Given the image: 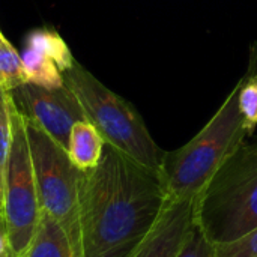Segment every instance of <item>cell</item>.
<instances>
[{
  "mask_svg": "<svg viewBox=\"0 0 257 257\" xmlns=\"http://www.w3.org/2000/svg\"><path fill=\"white\" fill-rule=\"evenodd\" d=\"M104 146L105 142L95 125L89 120H80L71 130L66 151L71 161L80 170L89 172L99 164Z\"/></svg>",
  "mask_w": 257,
  "mask_h": 257,
  "instance_id": "cell-10",
  "label": "cell"
},
{
  "mask_svg": "<svg viewBox=\"0 0 257 257\" xmlns=\"http://www.w3.org/2000/svg\"><path fill=\"white\" fill-rule=\"evenodd\" d=\"M214 257H257V229L235 241L214 245Z\"/></svg>",
  "mask_w": 257,
  "mask_h": 257,
  "instance_id": "cell-15",
  "label": "cell"
},
{
  "mask_svg": "<svg viewBox=\"0 0 257 257\" xmlns=\"http://www.w3.org/2000/svg\"><path fill=\"white\" fill-rule=\"evenodd\" d=\"M21 60L27 77V83H33L48 89L62 87L65 84L62 71L45 54L26 47V50L21 54Z\"/></svg>",
  "mask_w": 257,
  "mask_h": 257,
  "instance_id": "cell-11",
  "label": "cell"
},
{
  "mask_svg": "<svg viewBox=\"0 0 257 257\" xmlns=\"http://www.w3.org/2000/svg\"><path fill=\"white\" fill-rule=\"evenodd\" d=\"M12 140L2 193V215L11 257L23 254L29 247L41 218V205L32 164L26 119L14 101L9 105Z\"/></svg>",
  "mask_w": 257,
  "mask_h": 257,
  "instance_id": "cell-6",
  "label": "cell"
},
{
  "mask_svg": "<svg viewBox=\"0 0 257 257\" xmlns=\"http://www.w3.org/2000/svg\"><path fill=\"white\" fill-rule=\"evenodd\" d=\"M194 223L214 245L257 229V143L241 146L199 193Z\"/></svg>",
  "mask_w": 257,
  "mask_h": 257,
  "instance_id": "cell-3",
  "label": "cell"
},
{
  "mask_svg": "<svg viewBox=\"0 0 257 257\" xmlns=\"http://www.w3.org/2000/svg\"><path fill=\"white\" fill-rule=\"evenodd\" d=\"M239 81L211 120L182 148L166 152L160 172L169 200H194L253 133L238 102Z\"/></svg>",
  "mask_w": 257,
  "mask_h": 257,
  "instance_id": "cell-2",
  "label": "cell"
},
{
  "mask_svg": "<svg viewBox=\"0 0 257 257\" xmlns=\"http://www.w3.org/2000/svg\"><path fill=\"white\" fill-rule=\"evenodd\" d=\"M169 203L160 173L104 146L80 193L81 257H131Z\"/></svg>",
  "mask_w": 257,
  "mask_h": 257,
  "instance_id": "cell-1",
  "label": "cell"
},
{
  "mask_svg": "<svg viewBox=\"0 0 257 257\" xmlns=\"http://www.w3.org/2000/svg\"><path fill=\"white\" fill-rule=\"evenodd\" d=\"M23 257H81V254L65 226L50 214L42 212Z\"/></svg>",
  "mask_w": 257,
  "mask_h": 257,
  "instance_id": "cell-9",
  "label": "cell"
},
{
  "mask_svg": "<svg viewBox=\"0 0 257 257\" xmlns=\"http://www.w3.org/2000/svg\"><path fill=\"white\" fill-rule=\"evenodd\" d=\"M0 83L8 92L27 83L21 56L6 41L2 32H0Z\"/></svg>",
  "mask_w": 257,
  "mask_h": 257,
  "instance_id": "cell-13",
  "label": "cell"
},
{
  "mask_svg": "<svg viewBox=\"0 0 257 257\" xmlns=\"http://www.w3.org/2000/svg\"><path fill=\"white\" fill-rule=\"evenodd\" d=\"M194 224V200H169L157 224L131 257H178Z\"/></svg>",
  "mask_w": 257,
  "mask_h": 257,
  "instance_id": "cell-8",
  "label": "cell"
},
{
  "mask_svg": "<svg viewBox=\"0 0 257 257\" xmlns=\"http://www.w3.org/2000/svg\"><path fill=\"white\" fill-rule=\"evenodd\" d=\"M17 257H23V254H20V256H17Z\"/></svg>",
  "mask_w": 257,
  "mask_h": 257,
  "instance_id": "cell-21",
  "label": "cell"
},
{
  "mask_svg": "<svg viewBox=\"0 0 257 257\" xmlns=\"http://www.w3.org/2000/svg\"><path fill=\"white\" fill-rule=\"evenodd\" d=\"M62 75L65 86L75 95L87 120L95 125L107 145L140 166L161 172L166 151L155 143L142 116L126 99L77 62Z\"/></svg>",
  "mask_w": 257,
  "mask_h": 257,
  "instance_id": "cell-4",
  "label": "cell"
},
{
  "mask_svg": "<svg viewBox=\"0 0 257 257\" xmlns=\"http://www.w3.org/2000/svg\"><path fill=\"white\" fill-rule=\"evenodd\" d=\"M0 257H11L9 241H8L5 227H0Z\"/></svg>",
  "mask_w": 257,
  "mask_h": 257,
  "instance_id": "cell-19",
  "label": "cell"
},
{
  "mask_svg": "<svg viewBox=\"0 0 257 257\" xmlns=\"http://www.w3.org/2000/svg\"><path fill=\"white\" fill-rule=\"evenodd\" d=\"M244 75L239 80V95H238V102H239V110L241 114L253 133L257 126V71Z\"/></svg>",
  "mask_w": 257,
  "mask_h": 257,
  "instance_id": "cell-14",
  "label": "cell"
},
{
  "mask_svg": "<svg viewBox=\"0 0 257 257\" xmlns=\"http://www.w3.org/2000/svg\"><path fill=\"white\" fill-rule=\"evenodd\" d=\"M11 102H12V98H11L9 92L5 90V87L0 83V113L2 114H6V116L9 114V105H11Z\"/></svg>",
  "mask_w": 257,
  "mask_h": 257,
  "instance_id": "cell-18",
  "label": "cell"
},
{
  "mask_svg": "<svg viewBox=\"0 0 257 257\" xmlns=\"http://www.w3.org/2000/svg\"><path fill=\"white\" fill-rule=\"evenodd\" d=\"M0 227H5V221H3V215H2V211H0Z\"/></svg>",
  "mask_w": 257,
  "mask_h": 257,
  "instance_id": "cell-20",
  "label": "cell"
},
{
  "mask_svg": "<svg viewBox=\"0 0 257 257\" xmlns=\"http://www.w3.org/2000/svg\"><path fill=\"white\" fill-rule=\"evenodd\" d=\"M26 130L41 211L62 223L80 248V193L84 172L38 125L26 119Z\"/></svg>",
  "mask_w": 257,
  "mask_h": 257,
  "instance_id": "cell-5",
  "label": "cell"
},
{
  "mask_svg": "<svg viewBox=\"0 0 257 257\" xmlns=\"http://www.w3.org/2000/svg\"><path fill=\"white\" fill-rule=\"evenodd\" d=\"M178 257H214V244L203 235L196 223Z\"/></svg>",
  "mask_w": 257,
  "mask_h": 257,
  "instance_id": "cell-16",
  "label": "cell"
},
{
  "mask_svg": "<svg viewBox=\"0 0 257 257\" xmlns=\"http://www.w3.org/2000/svg\"><path fill=\"white\" fill-rule=\"evenodd\" d=\"M26 47L27 48H33L42 54H45L47 57H50L62 72H65L66 69H69L74 65V57L66 45V42L54 32L51 30H35L27 36L26 41Z\"/></svg>",
  "mask_w": 257,
  "mask_h": 257,
  "instance_id": "cell-12",
  "label": "cell"
},
{
  "mask_svg": "<svg viewBox=\"0 0 257 257\" xmlns=\"http://www.w3.org/2000/svg\"><path fill=\"white\" fill-rule=\"evenodd\" d=\"M11 140H12V125L9 114L0 113V211H2V193H3V184H5V175H6V164L11 149Z\"/></svg>",
  "mask_w": 257,
  "mask_h": 257,
  "instance_id": "cell-17",
  "label": "cell"
},
{
  "mask_svg": "<svg viewBox=\"0 0 257 257\" xmlns=\"http://www.w3.org/2000/svg\"><path fill=\"white\" fill-rule=\"evenodd\" d=\"M9 95L17 110L27 120L44 130L65 149L68 148L74 123L87 120L78 99L65 84L48 89L33 83H24L9 90Z\"/></svg>",
  "mask_w": 257,
  "mask_h": 257,
  "instance_id": "cell-7",
  "label": "cell"
}]
</instances>
